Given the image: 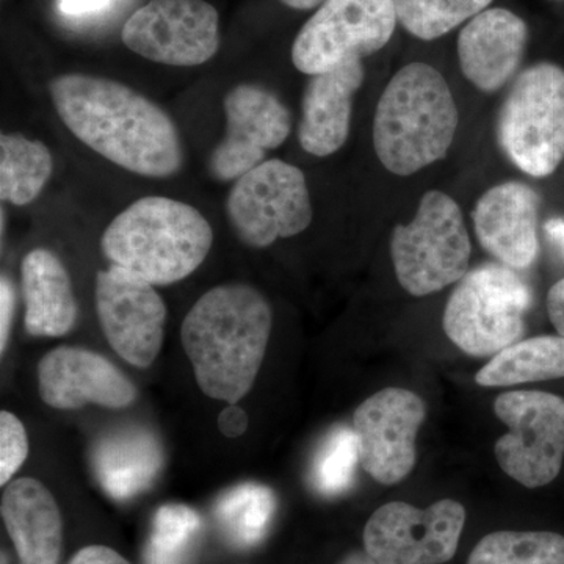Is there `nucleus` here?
Listing matches in <instances>:
<instances>
[{
  "label": "nucleus",
  "instance_id": "f257e3e1",
  "mask_svg": "<svg viewBox=\"0 0 564 564\" xmlns=\"http://www.w3.org/2000/svg\"><path fill=\"white\" fill-rule=\"evenodd\" d=\"M50 91L63 124L107 161L154 180L180 173L181 133L172 117L147 96L88 74L55 77Z\"/></svg>",
  "mask_w": 564,
  "mask_h": 564
},
{
  "label": "nucleus",
  "instance_id": "f03ea898",
  "mask_svg": "<svg viewBox=\"0 0 564 564\" xmlns=\"http://www.w3.org/2000/svg\"><path fill=\"white\" fill-rule=\"evenodd\" d=\"M272 325L269 300L251 285L232 282L204 293L181 326L199 389L210 399L240 402L261 370Z\"/></svg>",
  "mask_w": 564,
  "mask_h": 564
},
{
  "label": "nucleus",
  "instance_id": "7ed1b4c3",
  "mask_svg": "<svg viewBox=\"0 0 564 564\" xmlns=\"http://www.w3.org/2000/svg\"><path fill=\"white\" fill-rule=\"evenodd\" d=\"M454 93L429 63L397 70L378 102L373 147L384 169L410 176L443 161L458 131Z\"/></svg>",
  "mask_w": 564,
  "mask_h": 564
},
{
  "label": "nucleus",
  "instance_id": "20e7f679",
  "mask_svg": "<svg viewBox=\"0 0 564 564\" xmlns=\"http://www.w3.org/2000/svg\"><path fill=\"white\" fill-rule=\"evenodd\" d=\"M214 231L191 204L147 196L118 214L102 234L104 256L152 285L191 276L206 261Z\"/></svg>",
  "mask_w": 564,
  "mask_h": 564
},
{
  "label": "nucleus",
  "instance_id": "39448f33",
  "mask_svg": "<svg viewBox=\"0 0 564 564\" xmlns=\"http://www.w3.org/2000/svg\"><path fill=\"white\" fill-rule=\"evenodd\" d=\"M496 131L521 172L551 176L564 159V69L541 62L522 70L500 106Z\"/></svg>",
  "mask_w": 564,
  "mask_h": 564
},
{
  "label": "nucleus",
  "instance_id": "423d86ee",
  "mask_svg": "<svg viewBox=\"0 0 564 564\" xmlns=\"http://www.w3.org/2000/svg\"><path fill=\"white\" fill-rule=\"evenodd\" d=\"M532 292L510 267L489 263L464 274L444 311V332L466 355H497L519 343Z\"/></svg>",
  "mask_w": 564,
  "mask_h": 564
},
{
  "label": "nucleus",
  "instance_id": "0eeeda50",
  "mask_svg": "<svg viewBox=\"0 0 564 564\" xmlns=\"http://www.w3.org/2000/svg\"><path fill=\"white\" fill-rule=\"evenodd\" d=\"M470 252L462 209L443 192H426L413 221L392 231L397 280L414 296L443 291L462 280L469 272Z\"/></svg>",
  "mask_w": 564,
  "mask_h": 564
},
{
  "label": "nucleus",
  "instance_id": "6e6552de",
  "mask_svg": "<svg viewBox=\"0 0 564 564\" xmlns=\"http://www.w3.org/2000/svg\"><path fill=\"white\" fill-rule=\"evenodd\" d=\"M226 214L232 231L251 248L299 236L314 215L306 177L280 159L262 162L234 182Z\"/></svg>",
  "mask_w": 564,
  "mask_h": 564
},
{
  "label": "nucleus",
  "instance_id": "1a4fd4ad",
  "mask_svg": "<svg viewBox=\"0 0 564 564\" xmlns=\"http://www.w3.org/2000/svg\"><path fill=\"white\" fill-rule=\"evenodd\" d=\"M508 434L496 443V458L508 477L525 488L552 484L564 458V400L554 393L510 391L494 402Z\"/></svg>",
  "mask_w": 564,
  "mask_h": 564
},
{
  "label": "nucleus",
  "instance_id": "9d476101",
  "mask_svg": "<svg viewBox=\"0 0 564 564\" xmlns=\"http://www.w3.org/2000/svg\"><path fill=\"white\" fill-rule=\"evenodd\" d=\"M393 0H325L292 44L296 69L313 76L383 50L395 32Z\"/></svg>",
  "mask_w": 564,
  "mask_h": 564
},
{
  "label": "nucleus",
  "instance_id": "9b49d317",
  "mask_svg": "<svg viewBox=\"0 0 564 564\" xmlns=\"http://www.w3.org/2000/svg\"><path fill=\"white\" fill-rule=\"evenodd\" d=\"M466 510L444 499L425 510L404 502L378 508L364 529V551L377 564H444L458 551Z\"/></svg>",
  "mask_w": 564,
  "mask_h": 564
},
{
  "label": "nucleus",
  "instance_id": "f8f14e48",
  "mask_svg": "<svg viewBox=\"0 0 564 564\" xmlns=\"http://www.w3.org/2000/svg\"><path fill=\"white\" fill-rule=\"evenodd\" d=\"M121 40L147 61L192 68L220 50V17L206 0H150L122 25Z\"/></svg>",
  "mask_w": 564,
  "mask_h": 564
},
{
  "label": "nucleus",
  "instance_id": "ddd939ff",
  "mask_svg": "<svg viewBox=\"0 0 564 564\" xmlns=\"http://www.w3.org/2000/svg\"><path fill=\"white\" fill-rule=\"evenodd\" d=\"M96 313L107 343L126 362L150 367L165 337L166 306L155 285L111 265L96 276Z\"/></svg>",
  "mask_w": 564,
  "mask_h": 564
},
{
  "label": "nucleus",
  "instance_id": "4468645a",
  "mask_svg": "<svg viewBox=\"0 0 564 564\" xmlns=\"http://www.w3.org/2000/svg\"><path fill=\"white\" fill-rule=\"evenodd\" d=\"M425 403L408 389L388 388L359 404L352 415L362 469L378 484H400L413 473L415 437L425 421Z\"/></svg>",
  "mask_w": 564,
  "mask_h": 564
},
{
  "label": "nucleus",
  "instance_id": "2eb2a0df",
  "mask_svg": "<svg viewBox=\"0 0 564 564\" xmlns=\"http://www.w3.org/2000/svg\"><path fill=\"white\" fill-rule=\"evenodd\" d=\"M225 139L212 151L207 170L214 180L236 182L265 162L292 131V115L276 95L261 85L240 84L223 99Z\"/></svg>",
  "mask_w": 564,
  "mask_h": 564
},
{
  "label": "nucleus",
  "instance_id": "dca6fc26",
  "mask_svg": "<svg viewBox=\"0 0 564 564\" xmlns=\"http://www.w3.org/2000/svg\"><path fill=\"white\" fill-rule=\"evenodd\" d=\"M40 397L55 410H79L87 404L122 410L135 403V384L106 356L88 348H54L41 358Z\"/></svg>",
  "mask_w": 564,
  "mask_h": 564
},
{
  "label": "nucleus",
  "instance_id": "f3484780",
  "mask_svg": "<svg viewBox=\"0 0 564 564\" xmlns=\"http://www.w3.org/2000/svg\"><path fill=\"white\" fill-rule=\"evenodd\" d=\"M541 198L524 182L494 185L478 199L473 218L478 242L505 267L525 270L536 261Z\"/></svg>",
  "mask_w": 564,
  "mask_h": 564
},
{
  "label": "nucleus",
  "instance_id": "a211bd4d",
  "mask_svg": "<svg viewBox=\"0 0 564 564\" xmlns=\"http://www.w3.org/2000/svg\"><path fill=\"white\" fill-rule=\"evenodd\" d=\"M527 41L529 28L513 11L502 7L481 11L459 32V68L478 90L499 91L518 73Z\"/></svg>",
  "mask_w": 564,
  "mask_h": 564
},
{
  "label": "nucleus",
  "instance_id": "6ab92c4d",
  "mask_svg": "<svg viewBox=\"0 0 564 564\" xmlns=\"http://www.w3.org/2000/svg\"><path fill=\"white\" fill-rule=\"evenodd\" d=\"M366 70L361 58L313 74L304 87L300 144L307 154L328 158L350 135L352 98L362 87Z\"/></svg>",
  "mask_w": 564,
  "mask_h": 564
},
{
  "label": "nucleus",
  "instance_id": "aec40b11",
  "mask_svg": "<svg viewBox=\"0 0 564 564\" xmlns=\"http://www.w3.org/2000/svg\"><path fill=\"white\" fill-rule=\"evenodd\" d=\"M0 513L20 564H58L62 555L61 508L35 478H18L2 494Z\"/></svg>",
  "mask_w": 564,
  "mask_h": 564
},
{
  "label": "nucleus",
  "instance_id": "412c9836",
  "mask_svg": "<svg viewBox=\"0 0 564 564\" xmlns=\"http://www.w3.org/2000/svg\"><path fill=\"white\" fill-rule=\"evenodd\" d=\"M93 473L111 499L131 500L154 485L161 474L163 448L151 430L128 426L101 437L91 454Z\"/></svg>",
  "mask_w": 564,
  "mask_h": 564
},
{
  "label": "nucleus",
  "instance_id": "4be33fe9",
  "mask_svg": "<svg viewBox=\"0 0 564 564\" xmlns=\"http://www.w3.org/2000/svg\"><path fill=\"white\" fill-rule=\"evenodd\" d=\"M25 332L33 337H62L73 332L79 304L65 263L50 250L36 248L21 265Z\"/></svg>",
  "mask_w": 564,
  "mask_h": 564
},
{
  "label": "nucleus",
  "instance_id": "5701e85b",
  "mask_svg": "<svg viewBox=\"0 0 564 564\" xmlns=\"http://www.w3.org/2000/svg\"><path fill=\"white\" fill-rule=\"evenodd\" d=\"M556 378H564V337L540 336L494 355L475 381L484 388H505Z\"/></svg>",
  "mask_w": 564,
  "mask_h": 564
},
{
  "label": "nucleus",
  "instance_id": "b1692460",
  "mask_svg": "<svg viewBox=\"0 0 564 564\" xmlns=\"http://www.w3.org/2000/svg\"><path fill=\"white\" fill-rule=\"evenodd\" d=\"M276 513V497L269 486L247 481L218 497L215 521L225 540L236 549L261 544Z\"/></svg>",
  "mask_w": 564,
  "mask_h": 564
},
{
  "label": "nucleus",
  "instance_id": "393cba45",
  "mask_svg": "<svg viewBox=\"0 0 564 564\" xmlns=\"http://www.w3.org/2000/svg\"><path fill=\"white\" fill-rule=\"evenodd\" d=\"M54 172L50 148L22 133L0 137V198L13 206L35 202Z\"/></svg>",
  "mask_w": 564,
  "mask_h": 564
},
{
  "label": "nucleus",
  "instance_id": "a878e982",
  "mask_svg": "<svg viewBox=\"0 0 564 564\" xmlns=\"http://www.w3.org/2000/svg\"><path fill=\"white\" fill-rule=\"evenodd\" d=\"M203 518L188 505L165 503L152 518L144 564H191L202 541Z\"/></svg>",
  "mask_w": 564,
  "mask_h": 564
},
{
  "label": "nucleus",
  "instance_id": "bb28decb",
  "mask_svg": "<svg viewBox=\"0 0 564 564\" xmlns=\"http://www.w3.org/2000/svg\"><path fill=\"white\" fill-rule=\"evenodd\" d=\"M467 564H564V536L552 532L486 534Z\"/></svg>",
  "mask_w": 564,
  "mask_h": 564
},
{
  "label": "nucleus",
  "instance_id": "cd10ccee",
  "mask_svg": "<svg viewBox=\"0 0 564 564\" xmlns=\"http://www.w3.org/2000/svg\"><path fill=\"white\" fill-rule=\"evenodd\" d=\"M494 0H393L399 24L415 39L433 41L488 10Z\"/></svg>",
  "mask_w": 564,
  "mask_h": 564
},
{
  "label": "nucleus",
  "instance_id": "c85d7f7f",
  "mask_svg": "<svg viewBox=\"0 0 564 564\" xmlns=\"http://www.w3.org/2000/svg\"><path fill=\"white\" fill-rule=\"evenodd\" d=\"M359 459L358 437L352 426L337 425L323 440L311 467V485L325 497L340 496L355 481Z\"/></svg>",
  "mask_w": 564,
  "mask_h": 564
},
{
  "label": "nucleus",
  "instance_id": "c756f323",
  "mask_svg": "<svg viewBox=\"0 0 564 564\" xmlns=\"http://www.w3.org/2000/svg\"><path fill=\"white\" fill-rule=\"evenodd\" d=\"M29 456V437L17 415L0 413V485L10 484Z\"/></svg>",
  "mask_w": 564,
  "mask_h": 564
},
{
  "label": "nucleus",
  "instance_id": "7c9ffc66",
  "mask_svg": "<svg viewBox=\"0 0 564 564\" xmlns=\"http://www.w3.org/2000/svg\"><path fill=\"white\" fill-rule=\"evenodd\" d=\"M14 310H17V292L9 278L3 274L0 280V352L2 355L9 345Z\"/></svg>",
  "mask_w": 564,
  "mask_h": 564
},
{
  "label": "nucleus",
  "instance_id": "2f4dec72",
  "mask_svg": "<svg viewBox=\"0 0 564 564\" xmlns=\"http://www.w3.org/2000/svg\"><path fill=\"white\" fill-rule=\"evenodd\" d=\"M218 429L223 436L229 440L242 436L248 429V415L242 408L237 406L236 403H229L218 415Z\"/></svg>",
  "mask_w": 564,
  "mask_h": 564
},
{
  "label": "nucleus",
  "instance_id": "473e14b6",
  "mask_svg": "<svg viewBox=\"0 0 564 564\" xmlns=\"http://www.w3.org/2000/svg\"><path fill=\"white\" fill-rule=\"evenodd\" d=\"M68 564H131L124 556L107 545H88L80 549Z\"/></svg>",
  "mask_w": 564,
  "mask_h": 564
},
{
  "label": "nucleus",
  "instance_id": "72a5a7b5",
  "mask_svg": "<svg viewBox=\"0 0 564 564\" xmlns=\"http://www.w3.org/2000/svg\"><path fill=\"white\" fill-rule=\"evenodd\" d=\"M549 318L556 332L564 337V278L554 284L547 296Z\"/></svg>",
  "mask_w": 564,
  "mask_h": 564
},
{
  "label": "nucleus",
  "instance_id": "f704fd0d",
  "mask_svg": "<svg viewBox=\"0 0 564 564\" xmlns=\"http://www.w3.org/2000/svg\"><path fill=\"white\" fill-rule=\"evenodd\" d=\"M111 0H58V9L68 17H87V14L98 13Z\"/></svg>",
  "mask_w": 564,
  "mask_h": 564
},
{
  "label": "nucleus",
  "instance_id": "c9c22d12",
  "mask_svg": "<svg viewBox=\"0 0 564 564\" xmlns=\"http://www.w3.org/2000/svg\"><path fill=\"white\" fill-rule=\"evenodd\" d=\"M544 232L549 242L560 252L564 259V220L563 218H552L544 225Z\"/></svg>",
  "mask_w": 564,
  "mask_h": 564
},
{
  "label": "nucleus",
  "instance_id": "e433bc0d",
  "mask_svg": "<svg viewBox=\"0 0 564 564\" xmlns=\"http://www.w3.org/2000/svg\"><path fill=\"white\" fill-rule=\"evenodd\" d=\"M280 2L292 10L310 11L317 10L325 0H280Z\"/></svg>",
  "mask_w": 564,
  "mask_h": 564
},
{
  "label": "nucleus",
  "instance_id": "4c0bfd02",
  "mask_svg": "<svg viewBox=\"0 0 564 564\" xmlns=\"http://www.w3.org/2000/svg\"><path fill=\"white\" fill-rule=\"evenodd\" d=\"M339 564H377L367 555V552H351L350 555L345 556Z\"/></svg>",
  "mask_w": 564,
  "mask_h": 564
}]
</instances>
